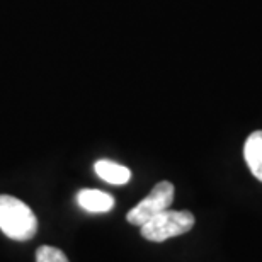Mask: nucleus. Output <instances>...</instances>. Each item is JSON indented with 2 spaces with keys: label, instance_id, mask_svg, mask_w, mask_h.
Listing matches in <instances>:
<instances>
[{
  "label": "nucleus",
  "instance_id": "nucleus-6",
  "mask_svg": "<svg viewBox=\"0 0 262 262\" xmlns=\"http://www.w3.org/2000/svg\"><path fill=\"white\" fill-rule=\"evenodd\" d=\"M94 170H96V174L101 177L102 181H106L109 184H114V186H123V184H126V182H129L131 179V170L128 167L116 164V162H111V160H97L96 165H94Z\"/></svg>",
  "mask_w": 262,
  "mask_h": 262
},
{
  "label": "nucleus",
  "instance_id": "nucleus-5",
  "mask_svg": "<svg viewBox=\"0 0 262 262\" xmlns=\"http://www.w3.org/2000/svg\"><path fill=\"white\" fill-rule=\"evenodd\" d=\"M244 159L250 172L257 181L262 182V131H254L249 135L244 145Z\"/></svg>",
  "mask_w": 262,
  "mask_h": 262
},
{
  "label": "nucleus",
  "instance_id": "nucleus-7",
  "mask_svg": "<svg viewBox=\"0 0 262 262\" xmlns=\"http://www.w3.org/2000/svg\"><path fill=\"white\" fill-rule=\"evenodd\" d=\"M36 262H70L63 250L51 245H41L36 250Z\"/></svg>",
  "mask_w": 262,
  "mask_h": 262
},
{
  "label": "nucleus",
  "instance_id": "nucleus-1",
  "mask_svg": "<svg viewBox=\"0 0 262 262\" xmlns=\"http://www.w3.org/2000/svg\"><path fill=\"white\" fill-rule=\"evenodd\" d=\"M0 230L9 238L26 242L38 232V218L33 209L20 199L0 194Z\"/></svg>",
  "mask_w": 262,
  "mask_h": 262
},
{
  "label": "nucleus",
  "instance_id": "nucleus-2",
  "mask_svg": "<svg viewBox=\"0 0 262 262\" xmlns=\"http://www.w3.org/2000/svg\"><path fill=\"white\" fill-rule=\"evenodd\" d=\"M196 223L194 214L191 211H172L165 209L154 218L141 225V237L150 242H165L172 237L187 233Z\"/></svg>",
  "mask_w": 262,
  "mask_h": 262
},
{
  "label": "nucleus",
  "instance_id": "nucleus-3",
  "mask_svg": "<svg viewBox=\"0 0 262 262\" xmlns=\"http://www.w3.org/2000/svg\"><path fill=\"white\" fill-rule=\"evenodd\" d=\"M174 184L169 181H162L159 184H155L154 189L150 191V194L145 199L133 206L126 214V220L135 225V227H141L145 225L148 220H151L155 214H159L165 209H169V206L174 201Z\"/></svg>",
  "mask_w": 262,
  "mask_h": 262
},
{
  "label": "nucleus",
  "instance_id": "nucleus-4",
  "mask_svg": "<svg viewBox=\"0 0 262 262\" xmlns=\"http://www.w3.org/2000/svg\"><path fill=\"white\" fill-rule=\"evenodd\" d=\"M77 201L89 213H106L114 206V198L99 189H82L77 194Z\"/></svg>",
  "mask_w": 262,
  "mask_h": 262
}]
</instances>
